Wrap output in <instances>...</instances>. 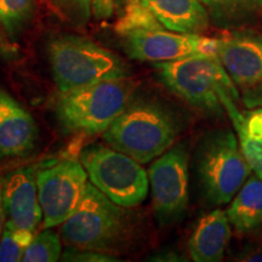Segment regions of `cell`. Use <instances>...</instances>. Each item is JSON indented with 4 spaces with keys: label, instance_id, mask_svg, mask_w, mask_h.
Returning a JSON list of instances; mask_svg holds the SVG:
<instances>
[{
    "label": "cell",
    "instance_id": "cell-2",
    "mask_svg": "<svg viewBox=\"0 0 262 262\" xmlns=\"http://www.w3.org/2000/svg\"><path fill=\"white\" fill-rule=\"evenodd\" d=\"M180 134L172 113L152 101L130 102L103 133L108 146L136 162H152L171 148Z\"/></svg>",
    "mask_w": 262,
    "mask_h": 262
},
{
    "label": "cell",
    "instance_id": "cell-16",
    "mask_svg": "<svg viewBox=\"0 0 262 262\" xmlns=\"http://www.w3.org/2000/svg\"><path fill=\"white\" fill-rule=\"evenodd\" d=\"M232 229L238 237L262 231V179L250 175L226 210Z\"/></svg>",
    "mask_w": 262,
    "mask_h": 262
},
{
    "label": "cell",
    "instance_id": "cell-4",
    "mask_svg": "<svg viewBox=\"0 0 262 262\" xmlns=\"http://www.w3.org/2000/svg\"><path fill=\"white\" fill-rule=\"evenodd\" d=\"M48 58L58 91L130 77L129 66L118 55L77 35L52 39Z\"/></svg>",
    "mask_w": 262,
    "mask_h": 262
},
{
    "label": "cell",
    "instance_id": "cell-24",
    "mask_svg": "<svg viewBox=\"0 0 262 262\" xmlns=\"http://www.w3.org/2000/svg\"><path fill=\"white\" fill-rule=\"evenodd\" d=\"M54 3L72 17L85 21L90 16L93 0H54Z\"/></svg>",
    "mask_w": 262,
    "mask_h": 262
},
{
    "label": "cell",
    "instance_id": "cell-21",
    "mask_svg": "<svg viewBox=\"0 0 262 262\" xmlns=\"http://www.w3.org/2000/svg\"><path fill=\"white\" fill-rule=\"evenodd\" d=\"M33 238L34 232L17 228L12 222L6 220L0 237V262L22 261Z\"/></svg>",
    "mask_w": 262,
    "mask_h": 262
},
{
    "label": "cell",
    "instance_id": "cell-20",
    "mask_svg": "<svg viewBox=\"0 0 262 262\" xmlns=\"http://www.w3.org/2000/svg\"><path fill=\"white\" fill-rule=\"evenodd\" d=\"M216 17L243 22L262 11V0H201Z\"/></svg>",
    "mask_w": 262,
    "mask_h": 262
},
{
    "label": "cell",
    "instance_id": "cell-3",
    "mask_svg": "<svg viewBox=\"0 0 262 262\" xmlns=\"http://www.w3.org/2000/svg\"><path fill=\"white\" fill-rule=\"evenodd\" d=\"M131 93L126 79L58 91L54 101L55 116L67 134H103L125 111Z\"/></svg>",
    "mask_w": 262,
    "mask_h": 262
},
{
    "label": "cell",
    "instance_id": "cell-7",
    "mask_svg": "<svg viewBox=\"0 0 262 262\" xmlns=\"http://www.w3.org/2000/svg\"><path fill=\"white\" fill-rule=\"evenodd\" d=\"M79 159L89 181L116 204L135 208L148 194V172L125 153L96 143L85 147Z\"/></svg>",
    "mask_w": 262,
    "mask_h": 262
},
{
    "label": "cell",
    "instance_id": "cell-26",
    "mask_svg": "<svg viewBox=\"0 0 262 262\" xmlns=\"http://www.w3.org/2000/svg\"><path fill=\"white\" fill-rule=\"evenodd\" d=\"M117 0H93L91 10L97 18H110L113 15Z\"/></svg>",
    "mask_w": 262,
    "mask_h": 262
},
{
    "label": "cell",
    "instance_id": "cell-9",
    "mask_svg": "<svg viewBox=\"0 0 262 262\" xmlns=\"http://www.w3.org/2000/svg\"><path fill=\"white\" fill-rule=\"evenodd\" d=\"M88 172L80 159L64 158L37 171L38 196L42 210V227L61 226L83 201Z\"/></svg>",
    "mask_w": 262,
    "mask_h": 262
},
{
    "label": "cell",
    "instance_id": "cell-1",
    "mask_svg": "<svg viewBox=\"0 0 262 262\" xmlns=\"http://www.w3.org/2000/svg\"><path fill=\"white\" fill-rule=\"evenodd\" d=\"M111 201L90 181L84 198L61 225L62 242L70 248L112 254L124 251L135 239V216Z\"/></svg>",
    "mask_w": 262,
    "mask_h": 262
},
{
    "label": "cell",
    "instance_id": "cell-6",
    "mask_svg": "<svg viewBox=\"0 0 262 262\" xmlns=\"http://www.w3.org/2000/svg\"><path fill=\"white\" fill-rule=\"evenodd\" d=\"M195 170L205 199L212 205L227 204L251 175L232 130H215L201 141L195 153Z\"/></svg>",
    "mask_w": 262,
    "mask_h": 262
},
{
    "label": "cell",
    "instance_id": "cell-17",
    "mask_svg": "<svg viewBox=\"0 0 262 262\" xmlns=\"http://www.w3.org/2000/svg\"><path fill=\"white\" fill-rule=\"evenodd\" d=\"M235 101L237 98L231 94H225L222 96V103H224L226 113L231 118L238 135L242 153L254 173L262 179V140L248 135L244 129V116H242L241 111L235 106Z\"/></svg>",
    "mask_w": 262,
    "mask_h": 262
},
{
    "label": "cell",
    "instance_id": "cell-23",
    "mask_svg": "<svg viewBox=\"0 0 262 262\" xmlns=\"http://www.w3.org/2000/svg\"><path fill=\"white\" fill-rule=\"evenodd\" d=\"M62 260L63 261H119V258H116L112 254L100 253V251L94 250H81V249H75L68 247L67 250L62 255Z\"/></svg>",
    "mask_w": 262,
    "mask_h": 262
},
{
    "label": "cell",
    "instance_id": "cell-13",
    "mask_svg": "<svg viewBox=\"0 0 262 262\" xmlns=\"http://www.w3.org/2000/svg\"><path fill=\"white\" fill-rule=\"evenodd\" d=\"M34 118L8 91L0 88V156L25 157L38 141Z\"/></svg>",
    "mask_w": 262,
    "mask_h": 262
},
{
    "label": "cell",
    "instance_id": "cell-15",
    "mask_svg": "<svg viewBox=\"0 0 262 262\" xmlns=\"http://www.w3.org/2000/svg\"><path fill=\"white\" fill-rule=\"evenodd\" d=\"M164 28L201 34L209 27L208 10L201 0H140Z\"/></svg>",
    "mask_w": 262,
    "mask_h": 262
},
{
    "label": "cell",
    "instance_id": "cell-19",
    "mask_svg": "<svg viewBox=\"0 0 262 262\" xmlns=\"http://www.w3.org/2000/svg\"><path fill=\"white\" fill-rule=\"evenodd\" d=\"M35 0H0V28L16 38L34 15Z\"/></svg>",
    "mask_w": 262,
    "mask_h": 262
},
{
    "label": "cell",
    "instance_id": "cell-12",
    "mask_svg": "<svg viewBox=\"0 0 262 262\" xmlns=\"http://www.w3.org/2000/svg\"><path fill=\"white\" fill-rule=\"evenodd\" d=\"M4 205L6 217L17 228L35 232L42 221L38 196L37 168L24 166L4 179Z\"/></svg>",
    "mask_w": 262,
    "mask_h": 262
},
{
    "label": "cell",
    "instance_id": "cell-8",
    "mask_svg": "<svg viewBox=\"0 0 262 262\" xmlns=\"http://www.w3.org/2000/svg\"><path fill=\"white\" fill-rule=\"evenodd\" d=\"M153 210L160 226L182 220L189 201V152L185 143L158 157L148 169Z\"/></svg>",
    "mask_w": 262,
    "mask_h": 262
},
{
    "label": "cell",
    "instance_id": "cell-11",
    "mask_svg": "<svg viewBox=\"0 0 262 262\" xmlns=\"http://www.w3.org/2000/svg\"><path fill=\"white\" fill-rule=\"evenodd\" d=\"M217 56L234 85L242 91L262 81V34L231 33L217 39Z\"/></svg>",
    "mask_w": 262,
    "mask_h": 262
},
{
    "label": "cell",
    "instance_id": "cell-10",
    "mask_svg": "<svg viewBox=\"0 0 262 262\" xmlns=\"http://www.w3.org/2000/svg\"><path fill=\"white\" fill-rule=\"evenodd\" d=\"M124 50L130 58L146 62L175 61L205 55L217 56V39L163 29H142L125 35Z\"/></svg>",
    "mask_w": 262,
    "mask_h": 262
},
{
    "label": "cell",
    "instance_id": "cell-25",
    "mask_svg": "<svg viewBox=\"0 0 262 262\" xmlns=\"http://www.w3.org/2000/svg\"><path fill=\"white\" fill-rule=\"evenodd\" d=\"M242 101L244 106L253 110V108H262V81L255 86L243 90Z\"/></svg>",
    "mask_w": 262,
    "mask_h": 262
},
{
    "label": "cell",
    "instance_id": "cell-18",
    "mask_svg": "<svg viewBox=\"0 0 262 262\" xmlns=\"http://www.w3.org/2000/svg\"><path fill=\"white\" fill-rule=\"evenodd\" d=\"M164 27L140 0H123L118 19L114 25L117 34L125 37L129 33L142 29H163Z\"/></svg>",
    "mask_w": 262,
    "mask_h": 262
},
{
    "label": "cell",
    "instance_id": "cell-27",
    "mask_svg": "<svg viewBox=\"0 0 262 262\" xmlns=\"http://www.w3.org/2000/svg\"><path fill=\"white\" fill-rule=\"evenodd\" d=\"M6 222V211L4 205V180L0 178V237Z\"/></svg>",
    "mask_w": 262,
    "mask_h": 262
},
{
    "label": "cell",
    "instance_id": "cell-5",
    "mask_svg": "<svg viewBox=\"0 0 262 262\" xmlns=\"http://www.w3.org/2000/svg\"><path fill=\"white\" fill-rule=\"evenodd\" d=\"M160 79L170 91L196 110L212 116L226 112L222 95L239 98L237 86L219 56L193 55L175 61L155 62Z\"/></svg>",
    "mask_w": 262,
    "mask_h": 262
},
{
    "label": "cell",
    "instance_id": "cell-14",
    "mask_svg": "<svg viewBox=\"0 0 262 262\" xmlns=\"http://www.w3.org/2000/svg\"><path fill=\"white\" fill-rule=\"evenodd\" d=\"M232 237L227 214L216 209L203 216L188 241L189 256L195 262H220Z\"/></svg>",
    "mask_w": 262,
    "mask_h": 262
},
{
    "label": "cell",
    "instance_id": "cell-22",
    "mask_svg": "<svg viewBox=\"0 0 262 262\" xmlns=\"http://www.w3.org/2000/svg\"><path fill=\"white\" fill-rule=\"evenodd\" d=\"M62 239L51 231L44 228L40 233L35 234L26 250L24 262H55L61 256Z\"/></svg>",
    "mask_w": 262,
    "mask_h": 262
}]
</instances>
